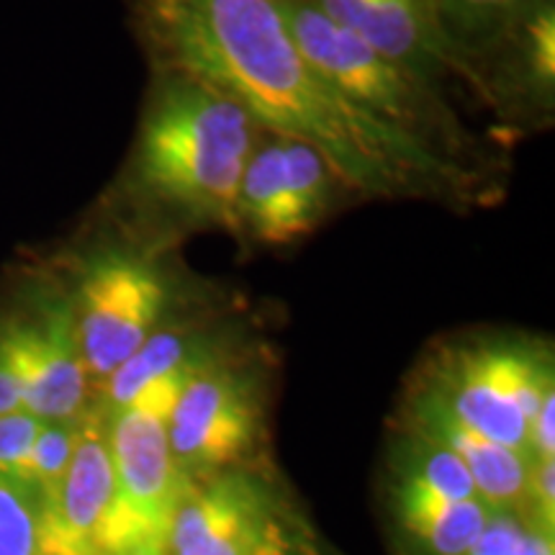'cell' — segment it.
Segmentation results:
<instances>
[{"mask_svg":"<svg viewBox=\"0 0 555 555\" xmlns=\"http://www.w3.org/2000/svg\"><path fill=\"white\" fill-rule=\"evenodd\" d=\"M150 67L189 69L266 127L307 139L367 198L483 206L504 191L435 163L373 121L304 54L281 0H124Z\"/></svg>","mask_w":555,"mask_h":555,"instance_id":"obj_1","label":"cell"},{"mask_svg":"<svg viewBox=\"0 0 555 555\" xmlns=\"http://www.w3.org/2000/svg\"><path fill=\"white\" fill-rule=\"evenodd\" d=\"M260 121L189 69L150 67L137 129L111 201L159 245L196 229L232 234L240 178Z\"/></svg>","mask_w":555,"mask_h":555,"instance_id":"obj_2","label":"cell"},{"mask_svg":"<svg viewBox=\"0 0 555 555\" xmlns=\"http://www.w3.org/2000/svg\"><path fill=\"white\" fill-rule=\"evenodd\" d=\"M281 9L304 54L373 121L435 163L506 189L509 147L470 127L450 90L352 37L314 0H281Z\"/></svg>","mask_w":555,"mask_h":555,"instance_id":"obj_3","label":"cell"},{"mask_svg":"<svg viewBox=\"0 0 555 555\" xmlns=\"http://www.w3.org/2000/svg\"><path fill=\"white\" fill-rule=\"evenodd\" d=\"M165 247L129 232L103 242L80 262L67 301L90 376L106 380L178 314V278L165 260Z\"/></svg>","mask_w":555,"mask_h":555,"instance_id":"obj_4","label":"cell"},{"mask_svg":"<svg viewBox=\"0 0 555 555\" xmlns=\"http://www.w3.org/2000/svg\"><path fill=\"white\" fill-rule=\"evenodd\" d=\"M358 201L365 198L322 150L260 124L240 178L232 234L245 245L291 247Z\"/></svg>","mask_w":555,"mask_h":555,"instance_id":"obj_5","label":"cell"},{"mask_svg":"<svg viewBox=\"0 0 555 555\" xmlns=\"http://www.w3.org/2000/svg\"><path fill=\"white\" fill-rule=\"evenodd\" d=\"M189 376L152 388L106 422L114 466L111 555H139L165 547L189 474L178 466L168 440V416Z\"/></svg>","mask_w":555,"mask_h":555,"instance_id":"obj_6","label":"cell"},{"mask_svg":"<svg viewBox=\"0 0 555 555\" xmlns=\"http://www.w3.org/2000/svg\"><path fill=\"white\" fill-rule=\"evenodd\" d=\"M435 378L437 397L457 422L530 455V422L553 391L545 347L522 337H474L440 352Z\"/></svg>","mask_w":555,"mask_h":555,"instance_id":"obj_7","label":"cell"},{"mask_svg":"<svg viewBox=\"0 0 555 555\" xmlns=\"http://www.w3.org/2000/svg\"><path fill=\"white\" fill-rule=\"evenodd\" d=\"M461 93L494 119V137L512 142L555 124V0H538L457 57Z\"/></svg>","mask_w":555,"mask_h":555,"instance_id":"obj_8","label":"cell"},{"mask_svg":"<svg viewBox=\"0 0 555 555\" xmlns=\"http://www.w3.org/2000/svg\"><path fill=\"white\" fill-rule=\"evenodd\" d=\"M168 555H314L273 491L249 474L189 476L172 517Z\"/></svg>","mask_w":555,"mask_h":555,"instance_id":"obj_9","label":"cell"},{"mask_svg":"<svg viewBox=\"0 0 555 555\" xmlns=\"http://www.w3.org/2000/svg\"><path fill=\"white\" fill-rule=\"evenodd\" d=\"M34 314L0 324V350L21 391V406L41 422H75L86 401L80 358L67 296H47Z\"/></svg>","mask_w":555,"mask_h":555,"instance_id":"obj_10","label":"cell"},{"mask_svg":"<svg viewBox=\"0 0 555 555\" xmlns=\"http://www.w3.org/2000/svg\"><path fill=\"white\" fill-rule=\"evenodd\" d=\"M219 356L221 350L191 373L168 416L170 450L189 476L232 466L258 437V406L247 380Z\"/></svg>","mask_w":555,"mask_h":555,"instance_id":"obj_11","label":"cell"},{"mask_svg":"<svg viewBox=\"0 0 555 555\" xmlns=\"http://www.w3.org/2000/svg\"><path fill=\"white\" fill-rule=\"evenodd\" d=\"M114 515V466L106 422L82 416L78 442L60 483L44 494L41 555H111L108 530Z\"/></svg>","mask_w":555,"mask_h":555,"instance_id":"obj_12","label":"cell"},{"mask_svg":"<svg viewBox=\"0 0 555 555\" xmlns=\"http://www.w3.org/2000/svg\"><path fill=\"white\" fill-rule=\"evenodd\" d=\"M322 13L367 47L461 93L457 65L429 0H314Z\"/></svg>","mask_w":555,"mask_h":555,"instance_id":"obj_13","label":"cell"},{"mask_svg":"<svg viewBox=\"0 0 555 555\" xmlns=\"http://www.w3.org/2000/svg\"><path fill=\"white\" fill-rule=\"evenodd\" d=\"M420 433L442 442L466 463L474 478L478 496L494 512H512L527 504V478L532 457L517 450L499 446L489 437L474 433L455 420L437 393L427 397L420 406Z\"/></svg>","mask_w":555,"mask_h":555,"instance_id":"obj_14","label":"cell"},{"mask_svg":"<svg viewBox=\"0 0 555 555\" xmlns=\"http://www.w3.org/2000/svg\"><path fill=\"white\" fill-rule=\"evenodd\" d=\"M399 515L429 553L466 555L494 509L483 499H450L409 474L399 489Z\"/></svg>","mask_w":555,"mask_h":555,"instance_id":"obj_15","label":"cell"},{"mask_svg":"<svg viewBox=\"0 0 555 555\" xmlns=\"http://www.w3.org/2000/svg\"><path fill=\"white\" fill-rule=\"evenodd\" d=\"M535 3L538 0H429L437 24L453 50L455 65L463 52Z\"/></svg>","mask_w":555,"mask_h":555,"instance_id":"obj_16","label":"cell"},{"mask_svg":"<svg viewBox=\"0 0 555 555\" xmlns=\"http://www.w3.org/2000/svg\"><path fill=\"white\" fill-rule=\"evenodd\" d=\"M44 494L24 476L0 470V555H41Z\"/></svg>","mask_w":555,"mask_h":555,"instance_id":"obj_17","label":"cell"},{"mask_svg":"<svg viewBox=\"0 0 555 555\" xmlns=\"http://www.w3.org/2000/svg\"><path fill=\"white\" fill-rule=\"evenodd\" d=\"M80 422H41L31 453L26 457L24 476L26 481L39 486L41 494H50L60 478L65 476L69 457L75 453Z\"/></svg>","mask_w":555,"mask_h":555,"instance_id":"obj_18","label":"cell"},{"mask_svg":"<svg viewBox=\"0 0 555 555\" xmlns=\"http://www.w3.org/2000/svg\"><path fill=\"white\" fill-rule=\"evenodd\" d=\"M466 555H555L551 532L525 527L509 512H494Z\"/></svg>","mask_w":555,"mask_h":555,"instance_id":"obj_19","label":"cell"},{"mask_svg":"<svg viewBox=\"0 0 555 555\" xmlns=\"http://www.w3.org/2000/svg\"><path fill=\"white\" fill-rule=\"evenodd\" d=\"M427 440L425 448L416 450V463L412 474L422 478L429 489L440 491L450 499H481L476 491L474 478H470L466 463L457 457L453 450L433 440V437L422 435Z\"/></svg>","mask_w":555,"mask_h":555,"instance_id":"obj_20","label":"cell"},{"mask_svg":"<svg viewBox=\"0 0 555 555\" xmlns=\"http://www.w3.org/2000/svg\"><path fill=\"white\" fill-rule=\"evenodd\" d=\"M39 427L41 420L26 409L0 414V470L3 474H24L26 457L31 453Z\"/></svg>","mask_w":555,"mask_h":555,"instance_id":"obj_21","label":"cell"},{"mask_svg":"<svg viewBox=\"0 0 555 555\" xmlns=\"http://www.w3.org/2000/svg\"><path fill=\"white\" fill-rule=\"evenodd\" d=\"M527 504L535 509V527L553 535L555 522V461L532 457L527 478Z\"/></svg>","mask_w":555,"mask_h":555,"instance_id":"obj_22","label":"cell"},{"mask_svg":"<svg viewBox=\"0 0 555 555\" xmlns=\"http://www.w3.org/2000/svg\"><path fill=\"white\" fill-rule=\"evenodd\" d=\"M530 455L555 461V391L547 393L530 422Z\"/></svg>","mask_w":555,"mask_h":555,"instance_id":"obj_23","label":"cell"},{"mask_svg":"<svg viewBox=\"0 0 555 555\" xmlns=\"http://www.w3.org/2000/svg\"><path fill=\"white\" fill-rule=\"evenodd\" d=\"M21 406V391L16 384V376H13L9 360H5L3 350H0V414L18 412Z\"/></svg>","mask_w":555,"mask_h":555,"instance_id":"obj_24","label":"cell"},{"mask_svg":"<svg viewBox=\"0 0 555 555\" xmlns=\"http://www.w3.org/2000/svg\"><path fill=\"white\" fill-rule=\"evenodd\" d=\"M139 555H168V553H165V547H155V551H144Z\"/></svg>","mask_w":555,"mask_h":555,"instance_id":"obj_25","label":"cell"}]
</instances>
